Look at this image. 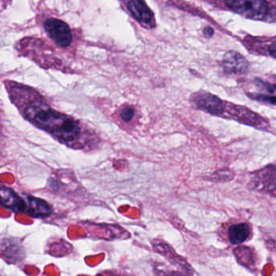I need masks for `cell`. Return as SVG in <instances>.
<instances>
[{
  "instance_id": "cell-1",
  "label": "cell",
  "mask_w": 276,
  "mask_h": 276,
  "mask_svg": "<svg viewBox=\"0 0 276 276\" xmlns=\"http://www.w3.org/2000/svg\"><path fill=\"white\" fill-rule=\"evenodd\" d=\"M25 116L38 128L65 144H76L81 135L80 124L72 117L59 113L47 104L34 101L25 107Z\"/></svg>"
},
{
  "instance_id": "cell-2",
  "label": "cell",
  "mask_w": 276,
  "mask_h": 276,
  "mask_svg": "<svg viewBox=\"0 0 276 276\" xmlns=\"http://www.w3.org/2000/svg\"><path fill=\"white\" fill-rule=\"evenodd\" d=\"M223 3L226 8L235 11L244 17L265 22H276V6L268 1L237 0L225 1Z\"/></svg>"
},
{
  "instance_id": "cell-3",
  "label": "cell",
  "mask_w": 276,
  "mask_h": 276,
  "mask_svg": "<svg viewBox=\"0 0 276 276\" xmlns=\"http://www.w3.org/2000/svg\"><path fill=\"white\" fill-rule=\"evenodd\" d=\"M227 117L241 123L254 126L261 130L268 129L270 126L267 120L258 113L253 112L250 109L225 102L223 117Z\"/></svg>"
},
{
  "instance_id": "cell-4",
  "label": "cell",
  "mask_w": 276,
  "mask_h": 276,
  "mask_svg": "<svg viewBox=\"0 0 276 276\" xmlns=\"http://www.w3.org/2000/svg\"><path fill=\"white\" fill-rule=\"evenodd\" d=\"M45 30L56 44L62 48L68 47L72 42V33L67 24L56 18H49L45 21Z\"/></svg>"
},
{
  "instance_id": "cell-5",
  "label": "cell",
  "mask_w": 276,
  "mask_h": 276,
  "mask_svg": "<svg viewBox=\"0 0 276 276\" xmlns=\"http://www.w3.org/2000/svg\"><path fill=\"white\" fill-rule=\"evenodd\" d=\"M197 108L214 116L223 117L225 102L209 93H197L191 97Z\"/></svg>"
},
{
  "instance_id": "cell-6",
  "label": "cell",
  "mask_w": 276,
  "mask_h": 276,
  "mask_svg": "<svg viewBox=\"0 0 276 276\" xmlns=\"http://www.w3.org/2000/svg\"><path fill=\"white\" fill-rule=\"evenodd\" d=\"M126 6L131 15L141 24L142 26L147 29H153L156 26L154 13L146 2L140 0H132L127 2Z\"/></svg>"
},
{
  "instance_id": "cell-7",
  "label": "cell",
  "mask_w": 276,
  "mask_h": 276,
  "mask_svg": "<svg viewBox=\"0 0 276 276\" xmlns=\"http://www.w3.org/2000/svg\"><path fill=\"white\" fill-rule=\"evenodd\" d=\"M249 65L245 57L236 51H228L223 57V70L228 74L242 75L246 73L249 70Z\"/></svg>"
},
{
  "instance_id": "cell-8",
  "label": "cell",
  "mask_w": 276,
  "mask_h": 276,
  "mask_svg": "<svg viewBox=\"0 0 276 276\" xmlns=\"http://www.w3.org/2000/svg\"><path fill=\"white\" fill-rule=\"evenodd\" d=\"M245 45L250 51L264 55L272 56L276 58V38L264 39V38L247 37L245 38Z\"/></svg>"
},
{
  "instance_id": "cell-9",
  "label": "cell",
  "mask_w": 276,
  "mask_h": 276,
  "mask_svg": "<svg viewBox=\"0 0 276 276\" xmlns=\"http://www.w3.org/2000/svg\"><path fill=\"white\" fill-rule=\"evenodd\" d=\"M254 187L257 190L271 191L276 190V168L275 166H270L258 171L254 175L253 181Z\"/></svg>"
},
{
  "instance_id": "cell-10",
  "label": "cell",
  "mask_w": 276,
  "mask_h": 276,
  "mask_svg": "<svg viewBox=\"0 0 276 276\" xmlns=\"http://www.w3.org/2000/svg\"><path fill=\"white\" fill-rule=\"evenodd\" d=\"M0 204L15 212H25V200L9 188H0Z\"/></svg>"
},
{
  "instance_id": "cell-11",
  "label": "cell",
  "mask_w": 276,
  "mask_h": 276,
  "mask_svg": "<svg viewBox=\"0 0 276 276\" xmlns=\"http://www.w3.org/2000/svg\"><path fill=\"white\" fill-rule=\"evenodd\" d=\"M25 203V212L33 217H46L51 213V206L47 202L35 197L28 196L24 199Z\"/></svg>"
},
{
  "instance_id": "cell-12",
  "label": "cell",
  "mask_w": 276,
  "mask_h": 276,
  "mask_svg": "<svg viewBox=\"0 0 276 276\" xmlns=\"http://www.w3.org/2000/svg\"><path fill=\"white\" fill-rule=\"evenodd\" d=\"M250 226L241 223L231 226L228 230V239L232 245H239L245 242L250 236Z\"/></svg>"
},
{
  "instance_id": "cell-13",
  "label": "cell",
  "mask_w": 276,
  "mask_h": 276,
  "mask_svg": "<svg viewBox=\"0 0 276 276\" xmlns=\"http://www.w3.org/2000/svg\"><path fill=\"white\" fill-rule=\"evenodd\" d=\"M249 97L251 99L263 102V103H268V104L272 105V106H275V104H276L275 96L267 95V94H263V93H250V94H249Z\"/></svg>"
},
{
  "instance_id": "cell-14",
  "label": "cell",
  "mask_w": 276,
  "mask_h": 276,
  "mask_svg": "<svg viewBox=\"0 0 276 276\" xmlns=\"http://www.w3.org/2000/svg\"><path fill=\"white\" fill-rule=\"evenodd\" d=\"M134 115H135V110L130 106H127V107L124 108L121 111V117L125 122H130V121H131L133 117H134Z\"/></svg>"
},
{
  "instance_id": "cell-15",
  "label": "cell",
  "mask_w": 276,
  "mask_h": 276,
  "mask_svg": "<svg viewBox=\"0 0 276 276\" xmlns=\"http://www.w3.org/2000/svg\"><path fill=\"white\" fill-rule=\"evenodd\" d=\"M214 34V29H212L211 26H206L203 29V35L205 36L207 38H212Z\"/></svg>"
}]
</instances>
